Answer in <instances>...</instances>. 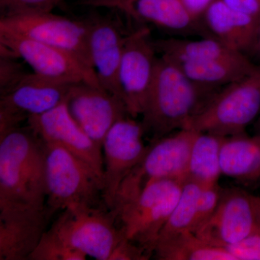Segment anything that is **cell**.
Segmentation results:
<instances>
[{
	"instance_id": "1",
	"label": "cell",
	"mask_w": 260,
	"mask_h": 260,
	"mask_svg": "<svg viewBox=\"0 0 260 260\" xmlns=\"http://www.w3.org/2000/svg\"><path fill=\"white\" fill-rule=\"evenodd\" d=\"M44 143L30 126L0 134V212L47 207Z\"/></svg>"
},
{
	"instance_id": "2",
	"label": "cell",
	"mask_w": 260,
	"mask_h": 260,
	"mask_svg": "<svg viewBox=\"0 0 260 260\" xmlns=\"http://www.w3.org/2000/svg\"><path fill=\"white\" fill-rule=\"evenodd\" d=\"M220 89L194 83L177 64L159 56L153 84L141 115L145 135H150L155 140L184 129Z\"/></svg>"
},
{
	"instance_id": "3",
	"label": "cell",
	"mask_w": 260,
	"mask_h": 260,
	"mask_svg": "<svg viewBox=\"0 0 260 260\" xmlns=\"http://www.w3.org/2000/svg\"><path fill=\"white\" fill-rule=\"evenodd\" d=\"M184 181H150L139 192L117 202L110 210L123 237L150 256L177 205Z\"/></svg>"
},
{
	"instance_id": "4",
	"label": "cell",
	"mask_w": 260,
	"mask_h": 260,
	"mask_svg": "<svg viewBox=\"0 0 260 260\" xmlns=\"http://www.w3.org/2000/svg\"><path fill=\"white\" fill-rule=\"evenodd\" d=\"M260 114V65L220 88L184 129L228 138L244 133Z\"/></svg>"
},
{
	"instance_id": "5",
	"label": "cell",
	"mask_w": 260,
	"mask_h": 260,
	"mask_svg": "<svg viewBox=\"0 0 260 260\" xmlns=\"http://www.w3.org/2000/svg\"><path fill=\"white\" fill-rule=\"evenodd\" d=\"M43 143L48 206L55 212L75 205L101 208L104 179L67 149L54 143Z\"/></svg>"
},
{
	"instance_id": "6",
	"label": "cell",
	"mask_w": 260,
	"mask_h": 260,
	"mask_svg": "<svg viewBox=\"0 0 260 260\" xmlns=\"http://www.w3.org/2000/svg\"><path fill=\"white\" fill-rule=\"evenodd\" d=\"M198 133L181 129L153 140L141 161L123 181L115 201L137 194L150 181L185 180L191 147Z\"/></svg>"
},
{
	"instance_id": "7",
	"label": "cell",
	"mask_w": 260,
	"mask_h": 260,
	"mask_svg": "<svg viewBox=\"0 0 260 260\" xmlns=\"http://www.w3.org/2000/svg\"><path fill=\"white\" fill-rule=\"evenodd\" d=\"M61 211L51 224V232L87 256L109 260L122 237L112 212L85 205H75Z\"/></svg>"
},
{
	"instance_id": "8",
	"label": "cell",
	"mask_w": 260,
	"mask_h": 260,
	"mask_svg": "<svg viewBox=\"0 0 260 260\" xmlns=\"http://www.w3.org/2000/svg\"><path fill=\"white\" fill-rule=\"evenodd\" d=\"M89 27V19L75 20L52 12L0 18V30L66 51L93 69L88 49Z\"/></svg>"
},
{
	"instance_id": "9",
	"label": "cell",
	"mask_w": 260,
	"mask_h": 260,
	"mask_svg": "<svg viewBox=\"0 0 260 260\" xmlns=\"http://www.w3.org/2000/svg\"><path fill=\"white\" fill-rule=\"evenodd\" d=\"M0 48L23 59L32 73L44 78L63 83H87L101 86L93 69L57 48L5 30H0Z\"/></svg>"
},
{
	"instance_id": "10",
	"label": "cell",
	"mask_w": 260,
	"mask_h": 260,
	"mask_svg": "<svg viewBox=\"0 0 260 260\" xmlns=\"http://www.w3.org/2000/svg\"><path fill=\"white\" fill-rule=\"evenodd\" d=\"M260 232V197L240 189L222 191L218 207L195 234L211 245L227 248Z\"/></svg>"
},
{
	"instance_id": "11",
	"label": "cell",
	"mask_w": 260,
	"mask_h": 260,
	"mask_svg": "<svg viewBox=\"0 0 260 260\" xmlns=\"http://www.w3.org/2000/svg\"><path fill=\"white\" fill-rule=\"evenodd\" d=\"M135 119L126 116L116 121L103 142L104 200L109 210L114 207L123 181L141 161L148 148L142 123Z\"/></svg>"
},
{
	"instance_id": "12",
	"label": "cell",
	"mask_w": 260,
	"mask_h": 260,
	"mask_svg": "<svg viewBox=\"0 0 260 260\" xmlns=\"http://www.w3.org/2000/svg\"><path fill=\"white\" fill-rule=\"evenodd\" d=\"M73 85L28 73L9 91L0 95V134L66 102Z\"/></svg>"
},
{
	"instance_id": "13",
	"label": "cell",
	"mask_w": 260,
	"mask_h": 260,
	"mask_svg": "<svg viewBox=\"0 0 260 260\" xmlns=\"http://www.w3.org/2000/svg\"><path fill=\"white\" fill-rule=\"evenodd\" d=\"M158 57L148 28L142 27L126 35L119 83L123 101L132 117L141 116L144 111Z\"/></svg>"
},
{
	"instance_id": "14",
	"label": "cell",
	"mask_w": 260,
	"mask_h": 260,
	"mask_svg": "<svg viewBox=\"0 0 260 260\" xmlns=\"http://www.w3.org/2000/svg\"><path fill=\"white\" fill-rule=\"evenodd\" d=\"M65 103L73 119L102 148L106 135L116 121L129 116L120 98L87 83L74 84Z\"/></svg>"
},
{
	"instance_id": "15",
	"label": "cell",
	"mask_w": 260,
	"mask_h": 260,
	"mask_svg": "<svg viewBox=\"0 0 260 260\" xmlns=\"http://www.w3.org/2000/svg\"><path fill=\"white\" fill-rule=\"evenodd\" d=\"M27 124L45 143L63 147L89 164L104 179L102 148L88 136L64 102L49 112L31 116Z\"/></svg>"
},
{
	"instance_id": "16",
	"label": "cell",
	"mask_w": 260,
	"mask_h": 260,
	"mask_svg": "<svg viewBox=\"0 0 260 260\" xmlns=\"http://www.w3.org/2000/svg\"><path fill=\"white\" fill-rule=\"evenodd\" d=\"M89 54L99 83L123 101L119 71L126 35L119 22L109 17L89 19Z\"/></svg>"
},
{
	"instance_id": "17",
	"label": "cell",
	"mask_w": 260,
	"mask_h": 260,
	"mask_svg": "<svg viewBox=\"0 0 260 260\" xmlns=\"http://www.w3.org/2000/svg\"><path fill=\"white\" fill-rule=\"evenodd\" d=\"M55 213L39 210L0 212V259L28 260Z\"/></svg>"
},
{
	"instance_id": "18",
	"label": "cell",
	"mask_w": 260,
	"mask_h": 260,
	"mask_svg": "<svg viewBox=\"0 0 260 260\" xmlns=\"http://www.w3.org/2000/svg\"><path fill=\"white\" fill-rule=\"evenodd\" d=\"M110 8L175 35L209 37L201 21L190 14L181 0H120Z\"/></svg>"
},
{
	"instance_id": "19",
	"label": "cell",
	"mask_w": 260,
	"mask_h": 260,
	"mask_svg": "<svg viewBox=\"0 0 260 260\" xmlns=\"http://www.w3.org/2000/svg\"><path fill=\"white\" fill-rule=\"evenodd\" d=\"M201 23L209 37L247 55L255 39L259 21L234 9L223 0H213L202 16Z\"/></svg>"
},
{
	"instance_id": "20",
	"label": "cell",
	"mask_w": 260,
	"mask_h": 260,
	"mask_svg": "<svg viewBox=\"0 0 260 260\" xmlns=\"http://www.w3.org/2000/svg\"><path fill=\"white\" fill-rule=\"evenodd\" d=\"M222 174L243 184L260 183V135L225 138L220 153Z\"/></svg>"
},
{
	"instance_id": "21",
	"label": "cell",
	"mask_w": 260,
	"mask_h": 260,
	"mask_svg": "<svg viewBox=\"0 0 260 260\" xmlns=\"http://www.w3.org/2000/svg\"><path fill=\"white\" fill-rule=\"evenodd\" d=\"M176 64L194 83L215 89L223 88L241 79L256 66L244 54L200 62Z\"/></svg>"
},
{
	"instance_id": "22",
	"label": "cell",
	"mask_w": 260,
	"mask_h": 260,
	"mask_svg": "<svg viewBox=\"0 0 260 260\" xmlns=\"http://www.w3.org/2000/svg\"><path fill=\"white\" fill-rule=\"evenodd\" d=\"M153 43L159 56L175 64L200 62L242 54L229 49L211 37L200 38L197 40L171 37L153 41Z\"/></svg>"
},
{
	"instance_id": "23",
	"label": "cell",
	"mask_w": 260,
	"mask_h": 260,
	"mask_svg": "<svg viewBox=\"0 0 260 260\" xmlns=\"http://www.w3.org/2000/svg\"><path fill=\"white\" fill-rule=\"evenodd\" d=\"M154 253L162 260H236L226 248L211 245L191 232L158 241Z\"/></svg>"
},
{
	"instance_id": "24",
	"label": "cell",
	"mask_w": 260,
	"mask_h": 260,
	"mask_svg": "<svg viewBox=\"0 0 260 260\" xmlns=\"http://www.w3.org/2000/svg\"><path fill=\"white\" fill-rule=\"evenodd\" d=\"M224 139L210 133H198L191 147L186 179L202 186L218 183L222 174L220 153Z\"/></svg>"
},
{
	"instance_id": "25",
	"label": "cell",
	"mask_w": 260,
	"mask_h": 260,
	"mask_svg": "<svg viewBox=\"0 0 260 260\" xmlns=\"http://www.w3.org/2000/svg\"><path fill=\"white\" fill-rule=\"evenodd\" d=\"M201 189L202 186L194 181H184L177 205L162 229L158 242L180 233L191 232Z\"/></svg>"
},
{
	"instance_id": "26",
	"label": "cell",
	"mask_w": 260,
	"mask_h": 260,
	"mask_svg": "<svg viewBox=\"0 0 260 260\" xmlns=\"http://www.w3.org/2000/svg\"><path fill=\"white\" fill-rule=\"evenodd\" d=\"M87 256L61 240L50 229L43 236L29 260H85Z\"/></svg>"
},
{
	"instance_id": "27",
	"label": "cell",
	"mask_w": 260,
	"mask_h": 260,
	"mask_svg": "<svg viewBox=\"0 0 260 260\" xmlns=\"http://www.w3.org/2000/svg\"><path fill=\"white\" fill-rule=\"evenodd\" d=\"M63 0H0L1 18L51 13Z\"/></svg>"
},
{
	"instance_id": "28",
	"label": "cell",
	"mask_w": 260,
	"mask_h": 260,
	"mask_svg": "<svg viewBox=\"0 0 260 260\" xmlns=\"http://www.w3.org/2000/svg\"><path fill=\"white\" fill-rule=\"evenodd\" d=\"M0 53V95H3L16 85L28 72L19 62L17 56L2 48Z\"/></svg>"
},
{
	"instance_id": "29",
	"label": "cell",
	"mask_w": 260,
	"mask_h": 260,
	"mask_svg": "<svg viewBox=\"0 0 260 260\" xmlns=\"http://www.w3.org/2000/svg\"><path fill=\"white\" fill-rule=\"evenodd\" d=\"M223 189L218 183L202 186L191 232L196 233L213 215L218 207Z\"/></svg>"
},
{
	"instance_id": "30",
	"label": "cell",
	"mask_w": 260,
	"mask_h": 260,
	"mask_svg": "<svg viewBox=\"0 0 260 260\" xmlns=\"http://www.w3.org/2000/svg\"><path fill=\"white\" fill-rule=\"evenodd\" d=\"M226 249L236 260H260V232L248 236Z\"/></svg>"
},
{
	"instance_id": "31",
	"label": "cell",
	"mask_w": 260,
	"mask_h": 260,
	"mask_svg": "<svg viewBox=\"0 0 260 260\" xmlns=\"http://www.w3.org/2000/svg\"><path fill=\"white\" fill-rule=\"evenodd\" d=\"M150 256L141 246L122 237L114 247L109 260H147Z\"/></svg>"
},
{
	"instance_id": "32",
	"label": "cell",
	"mask_w": 260,
	"mask_h": 260,
	"mask_svg": "<svg viewBox=\"0 0 260 260\" xmlns=\"http://www.w3.org/2000/svg\"><path fill=\"white\" fill-rule=\"evenodd\" d=\"M234 9L260 22V0H223Z\"/></svg>"
},
{
	"instance_id": "33",
	"label": "cell",
	"mask_w": 260,
	"mask_h": 260,
	"mask_svg": "<svg viewBox=\"0 0 260 260\" xmlns=\"http://www.w3.org/2000/svg\"><path fill=\"white\" fill-rule=\"evenodd\" d=\"M186 9L196 20L201 21L202 16L213 0H181Z\"/></svg>"
},
{
	"instance_id": "34",
	"label": "cell",
	"mask_w": 260,
	"mask_h": 260,
	"mask_svg": "<svg viewBox=\"0 0 260 260\" xmlns=\"http://www.w3.org/2000/svg\"><path fill=\"white\" fill-rule=\"evenodd\" d=\"M120 0H80V3L85 6L94 7V8H110Z\"/></svg>"
},
{
	"instance_id": "35",
	"label": "cell",
	"mask_w": 260,
	"mask_h": 260,
	"mask_svg": "<svg viewBox=\"0 0 260 260\" xmlns=\"http://www.w3.org/2000/svg\"><path fill=\"white\" fill-rule=\"evenodd\" d=\"M247 56L249 58H252L254 60L260 61V22L255 39L250 50L248 52Z\"/></svg>"
},
{
	"instance_id": "36",
	"label": "cell",
	"mask_w": 260,
	"mask_h": 260,
	"mask_svg": "<svg viewBox=\"0 0 260 260\" xmlns=\"http://www.w3.org/2000/svg\"><path fill=\"white\" fill-rule=\"evenodd\" d=\"M255 127L256 132V135H260V114L259 116H258L257 120H256Z\"/></svg>"
}]
</instances>
